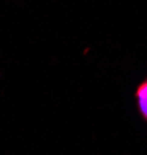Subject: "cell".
I'll list each match as a JSON object with an SVG mask.
<instances>
[{"mask_svg": "<svg viewBox=\"0 0 147 155\" xmlns=\"http://www.w3.org/2000/svg\"><path fill=\"white\" fill-rule=\"evenodd\" d=\"M136 98H138V106L142 113V116L147 120V79L138 87L136 90Z\"/></svg>", "mask_w": 147, "mask_h": 155, "instance_id": "6da1fadb", "label": "cell"}]
</instances>
